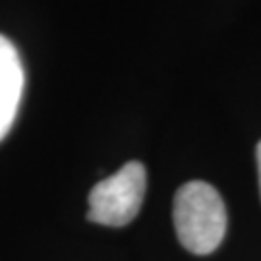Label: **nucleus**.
Segmentation results:
<instances>
[{
  "instance_id": "2",
  "label": "nucleus",
  "mask_w": 261,
  "mask_h": 261,
  "mask_svg": "<svg viewBox=\"0 0 261 261\" xmlns=\"http://www.w3.org/2000/svg\"><path fill=\"white\" fill-rule=\"evenodd\" d=\"M147 186L145 167L138 161H130L101 180L89 192L87 219L105 226H126L140 213Z\"/></svg>"
},
{
  "instance_id": "4",
  "label": "nucleus",
  "mask_w": 261,
  "mask_h": 261,
  "mask_svg": "<svg viewBox=\"0 0 261 261\" xmlns=\"http://www.w3.org/2000/svg\"><path fill=\"white\" fill-rule=\"evenodd\" d=\"M255 157H257V172H259V190H261V141L257 143V149H255Z\"/></svg>"
},
{
  "instance_id": "1",
  "label": "nucleus",
  "mask_w": 261,
  "mask_h": 261,
  "mask_svg": "<svg viewBox=\"0 0 261 261\" xmlns=\"http://www.w3.org/2000/svg\"><path fill=\"white\" fill-rule=\"evenodd\" d=\"M172 219L180 244L196 255L215 252L226 232L223 197L203 180H192L178 188Z\"/></svg>"
},
{
  "instance_id": "3",
  "label": "nucleus",
  "mask_w": 261,
  "mask_h": 261,
  "mask_svg": "<svg viewBox=\"0 0 261 261\" xmlns=\"http://www.w3.org/2000/svg\"><path fill=\"white\" fill-rule=\"evenodd\" d=\"M25 74L18 48L0 33V141L6 138L16 120L19 101L23 95Z\"/></svg>"
}]
</instances>
